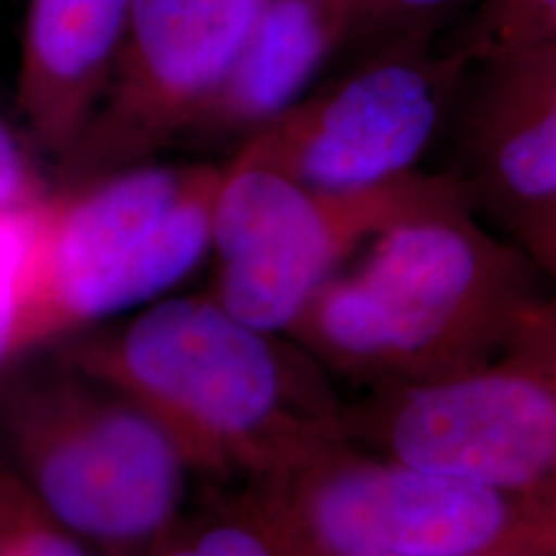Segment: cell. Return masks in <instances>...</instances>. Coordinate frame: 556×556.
Returning <instances> with one entry per match:
<instances>
[{
  "mask_svg": "<svg viewBox=\"0 0 556 556\" xmlns=\"http://www.w3.org/2000/svg\"><path fill=\"white\" fill-rule=\"evenodd\" d=\"M486 78L469 124L475 180L505 217L556 199V41L484 62Z\"/></svg>",
  "mask_w": 556,
  "mask_h": 556,
  "instance_id": "cell-11",
  "label": "cell"
},
{
  "mask_svg": "<svg viewBox=\"0 0 556 556\" xmlns=\"http://www.w3.org/2000/svg\"><path fill=\"white\" fill-rule=\"evenodd\" d=\"M516 245L528 255L539 274L552 278L556 291V199L520 208L507 217Z\"/></svg>",
  "mask_w": 556,
  "mask_h": 556,
  "instance_id": "cell-19",
  "label": "cell"
},
{
  "mask_svg": "<svg viewBox=\"0 0 556 556\" xmlns=\"http://www.w3.org/2000/svg\"><path fill=\"white\" fill-rule=\"evenodd\" d=\"M0 451L96 556H160L193 475L135 400L52 351L0 377Z\"/></svg>",
  "mask_w": 556,
  "mask_h": 556,
  "instance_id": "cell-3",
  "label": "cell"
},
{
  "mask_svg": "<svg viewBox=\"0 0 556 556\" xmlns=\"http://www.w3.org/2000/svg\"><path fill=\"white\" fill-rule=\"evenodd\" d=\"M451 3H454V0H381V13L402 11L409 13V16H422V13L438 11Z\"/></svg>",
  "mask_w": 556,
  "mask_h": 556,
  "instance_id": "cell-21",
  "label": "cell"
},
{
  "mask_svg": "<svg viewBox=\"0 0 556 556\" xmlns=\"http://www.w3.org/2000/svg\"><path fill=\"white\" fill-rule=\"evenodd\" d=\"M54 189L26 139L0 116V214L29 212Z\"/></svg>",
  "mask_w": 556,
  "mask_h": 556,
  "instance_id": "cell-17",
  "label": "cell"
},
{
  "mask_svg": "<svg viewBox=\"0 0 556 556\" xmlns=\"http://www.w3.org/2000/svg\"><path fill=\"white\" fill-rule=\"evenodd\" d=\"M536 266L471 206L389 227L351 274L312 296L287 336L328 371L371 387L417 384L497 364L533 304Z\"/></svg>",
  "mask_w": 556,
  "mask_h": 556,
  "instance_id": "cell-2",
  "label": "cell"
},
{
  "mask_svg": "<svg viewBox=\"0 0 556 556\" xmlns=\"http://www.w3.org/2000/svg\"><path fill=\"white\" fill-rule=\"evenodd\" d=\"M131 0H29L16 103L34 148L60 163L114 73Z\"/></svg>",
  "mask_w": 556,
  "mask_h": 556,
  "instance_id": "cell-10",
  "label": "cell"
},
{
  "mask_svg": "<svg viewBox=\"0 0 556 556\" xmlns=\"http://www.w3.org/2000/svg\"><path fill=\"white\" fill-rule=\"evenodd\" d=\"M358 18L351 0H266L232 73L189 137L245 139L276 119L302 101Z\"/></svg>",
  "mask_w": 556,
  "mask_h": 556,
  "instance_id": "cell-12",
  "label": "cell"
},
{
  "mask_svg": "<svg viewBox=\"0 0 556 556\" xmlns=\"http://www.w3.org/2000/svg\"><path fill=\"white\" fill-rule=\"evenodd\" d=\"M325 556H556V497L348 446L274 482Z\"/></svg>",
  "mask_w": 556,
  "mask_h": 556,
  "instance_id": "cell-6",
  "label": "cell"
},
{
  "mask_svg": "<svg viewBox=\"0 0 556 556\" xmlns=\"http://www.w3.org/2000/svg\"><path fill=\"white\" fill-rule=\"evenodd\" d=\"M469 62L394 54L348 75L242 139L235 160L304 186L356 191L415 170Z\"/></svg>",
  "mask_w": 556,
  "mask_h": 556,
  "instance_id": "cell-9",
  "label": "cell"
},
{
  "mask_svg": "<svg viewBox=\"0 0 556 556\" xmlns=\"http://www.w3.org/2000/svg\"><path fill=\"white\" fill-rule=\"evenodd\" d=\"M160 556H289L261 484L197 518H186Z\"/></svg>",
  "mask_w": 556,
  "mask_h": 556,
  "instance_id": "cell-13",
  "label": "cell"
},
{
  "mask_svg": "<svg viewBox=\"0 0 556 556\" xmlns=\"http://www.w3.org/2000/svg\"><path fill=\"white\" fill-rule=\"evenodd\" d=\"M225 163H144L78 178L37 208L29 353L163 299L212 253Z\"/></svg>",
  "mask_w": 556,
  "mask_h": 556,
  "instance_id": "cell-4",
  "label": "cell"
},
{
  "mask_svg": "<svg viewBox=\"0 0 556 556\" xmlns=\"http://www.w3.org/2000/svg\"><path fill=\"white\" fill-rule=\"evenodd\" d=\"M366 454L505 492L556 497V387L516 364L371 387L345 405Z\"/></svg>",
  "mask_w": 556,
  "mask_h": 556,
  "instance_id": "cell-7",
  "label": "cell"
},
{
  "mask_svg": "<svg viewBox=\"0 0 556 556\" xmlns=\"http://www.w3.org/2000/svg\"><path fill=\"white\" fill-rule=\"evenodd\" d=\"M50 351L148 409L193 475L287 482L351 443L328 368L208 294L163 296Z\"/></svg>",
  "mask_w": 556,
  "mask_h": 556,
  "instance_id": "cell-1",
  "label": "cell"
},
{
  "mask_svg": "<svg viewBox=\"0 0 556 556\" xmlns=\"http://www.w3.org/2000/svg\"><path fill=\"white\" fill-rule=\"evenodd\" d=\"M0 556H96L34 495L0 451Z\"/></svg>",
  "mask_w": 556,
  "mask_h": 556,
  "instance_id": "cell-15",
  "label": "cell"
},
{
  "mask_svg": "<svg viewBox=\"0 0 556 556\" xmlns=\"http://www.w3.org/2000/svg\"><path fill=\"white\" fill-rule=\"evenodd\" d=\"M503 361L539 374L556 387V291L533 304Z\"/></svg>",
  "mask_w": 556,
  "mask_h": 556,
  "instance_id": "cell-18",
  "label": "cell"
},
{
  "mask_svg": "<svg viewBox=\"0 0 556 556\" xmlns=\"http://www.w3.org/2000/svg\"><path fill=\"white\" fill-rule=\"evenodd\" d=\"M266 0H131L114 73L80 142L78 178L152 160L189 137L225 86Z\"/></svg>",
  "mask_w": 556,
  "mask_h": 556,
  "instance_id": "cell-8",
  "label": "cell"
},
{
  "mask_svg": "<svg viewBox=\"0 0 556 556\" xmlns=\"http://www.w3.org/2000/svg\"><path fill=\"white\" fill-rule=\"evenodd\" d=\"M353 9L358 11V16H368V13H381V0H351Z\"/></svg>",
  "mask_w": 556,
  "mask_h": 556,
  "instance_id": "cell-22",
  "label": "cell"
},
{
  "mask_svg": "<svg viewBox=\"0 0 556 556\" xmlns=\"http://www.w3.org/2000/svg\"><path fill=\"white\" fill-rule=\"evenodd\" d=\"M454 206H471L454 173L413 170L371 189L330 191L229 157L206 294L242 323L287 336L348 255L400 222Z\"/></svg>",
  "mask_w": 556,
  "mask_h": 556,
  "instance_id": "cell-5",
  "label": "cell"
},
{
  "mask_svg": "<svg viewBox=\"0 0 556 556\" xmlns=\"http://www.w3.org/2000/svg\"><path fill=\"white\" fill-rule=\"evenodd\" d=\"M546 41H556V0H484L456 52L469 65H484L500 54Z\"/></svg>",
  "mask_w": 556,
  "mask_h": 556,
  "instance_id": "cell-16",
  "label": "cell"
},
{
  "mask_svg": "<svg viewBox=\"0 0 556 556\" xmlns=\"http://www.w3.org/2000/svg\"><path fill=\"white\" fill-rule=\"evenodd\" d=\"M37 208L0 214V377L29 358V307Z\"/></svg>",
  "mask_w": 556,
  "mask_h": 556,
  "instance_id": "cell-14",
  "label": "cell"
},
{
  "mask_svg": "<svg viewBox=\"0 0 556 556\" xmlns=\"http://www.w3.org/2000/svg\"><path fill=\"white\" fill-rule=\"evenodd\" d=\"M258 484L263 486V492H266L270 507H274V516L278 520V528H281L283 533V541H287L289 556H325L315 544H312V539L307 536V531H304L302 523L296 520L294 510L289 507L283 492L278 490V484L274 482H258Z\"/></svg>",
  "mask_w": 556,
  "mask_h": 556,
  "instance_id": "cell-20",
  "label": "cell"
}]
</instances>
